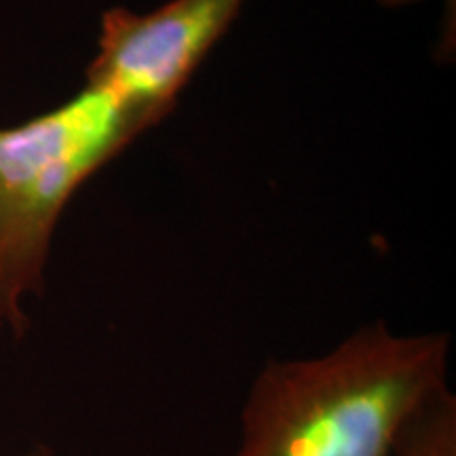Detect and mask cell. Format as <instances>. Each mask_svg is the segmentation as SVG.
I'll use <instances>...</instances> for the list:
<instances>
[{
    "mask_svg": "<svg viewBox=\"0 0 456 456\" xmlns=\"http://www.w3.org/2000/svg\"><path fill=\"white\" fill-rule=\"evenodd\" d=\"M448 334L376 322L322 357L266 363L232 456H391L408 420L448 391Z\"/></svg>",
    "mask_w": 456,
    "mask_h": 456,
    "instance_id": "obj_1",
    "label": "cell"
},
{
    "mask_svg": "<svg viewBox=\"0 0 456 456\" xmlns=\"http://www.w3.org/2000/svg\"><path fill=\"white\" fill-rule=\"evenodd\" d=\"M151 127L94 85L30 121L0 127V326L15 338L30 328L24 300L43 294L51 239L66 205Z\"/></svg>",
    "mask_w": 456,
    "mask_h": 456,
    "instance_id": "obj_2",
    "label": "cell"
},
{
    "mask_svg": "<svg viewBox=\"0 0 456 456\" xmlns=\"http://www.w3.org/2000/svg\"><path fill=\"white\" fill-rule=\"evenodd\" d=\"M245 0H169L151 13L102 15L85 85L108 91L155 127L241 13Z\"/></svg>",
    "mask_w": 456,
    "mask_h": 456,
    "instance_id": "obj_3",
    "label": "cell"
},
{
    "mask_svg": "<svg viewBox=\"0 0 456 456\" xmlns=\"http://www.w3.org/2000/svg\"><path fill=\"white\" fill-rule=\"evenodd\" d=\"M391 456H456V397L444 391L399 433Z\"/></svg>",
    "mask_w": 456,
    "mask_h": 456,
    "instance_id": "obj_4",
    "label": "cell"
},
{
    "mask_svg": "<svg viewBox=\"0 0 456 456\" xmlns=\"http://www.w3.org/2000/svg\"><path fill=\"white\" fill-rule=\"evenodd\" d=\"M379 4H383V7H389V9H395V7H403V4H410L414 3V0H376Z\"/></svg>",
    "mask_w": 456,
    "mask_h": 456,
    "instance_id": "obj_5",
    "label": "cell"
},
{
    "mask_svg": "<svg viewBox=\"0 0 456 456\" xmlns=\"http://www.w3.org/2000/svg\"><path fill=\"white\" fill-rule=\"evenodd\" d=\"M28 456H53L49 452V450H45V448H41V450H37V452H32V454H28Z\"/></svg>",
    "mask_w": 456,
    "mask_h": 456,
    "instance_id": "obj_6",
    "label": "cell"
}]
</instances>
